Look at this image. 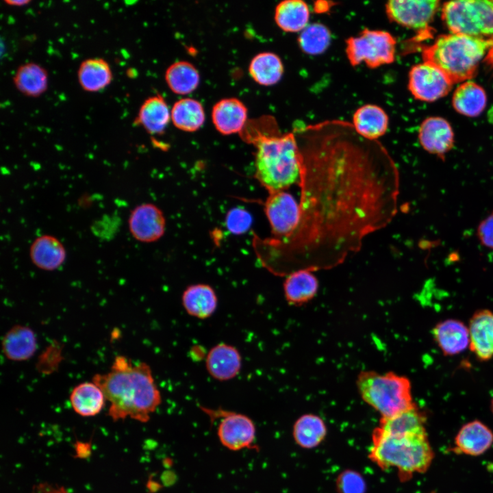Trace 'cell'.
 Wrapping results in <instances>:
<instances>
[{
  "mask_svg": "<svg viewBox=\"0 0 493 493\" xmlns=\"http://www.w3.org/2000/svg\"><path fill=\"white\" fill-rule=\"evenodd\" d=\"M301 173L298 221L283 242L277 273L328 269L362 246L397 212L399 173L377 140L352 124L330 121L295 129Z\"/></svg>",
  "mask_w": 493,
  "mask_h": 493,
  "instance_id": "obj_1",
  "label": "cell"
},
{
  "mask_svg": "<svg viewBox=\"0 0 493 493\" xmlns=\"http://www.w3.org/2000/svg\"><path fill=\"white\" fill-rule=\"evenodd\" d=\"M92 381L110 402L109 416L114 421L130 418L147 422L162 402L150 366L118 355L105 374H96Z\"/></svg>",
  "mask_w": 493,
  "mask_h": 493,
  "instance_id": "obj_2",
  "label": "cell"
},
{
  "mask_svg": "<svg viewBox=\"0 0 493 493\" xmlns=\"http://www.w3.org/2000/svg\"><path fill=\"white\" fill-rule=\"evenodd\" d=\"M246 139L255 145V177L269 192L285 190L299 183L301 160L295 132L281 133L272 116L246 125Z\"/></svg>",
  "mask_w": 493,
  "mask_h": 493,
  "instance_id": "obj_3",
  "label": "cell"
},
{
  "mask_svg": "<svg viewBox=\"0 0 493 493\" xmlns=\"http://www.w3.org/2000/svg\"><path fill=\"white\" fill-rule=\"evenodd\" d=\"M492 54L493 43L453 33L439 36L422 52L423 61L438 67L453 84L470 80Z\"/></svg>",
  "mask_w": 493,
  "mask_h": 493,
  "instance_id": "obj_4",
  "label": "cell"
},
{
  "mask_svg": "<svg viewBox=\"0 0 493 493\" xmlns=\"http://www.w3.org/2000/svg\"><path fill=\"white\" fill-rule=\"evenodd\" d=\"M372 441L369 458L382 470L396 468L401 480L427 471L434 457L427 434L396 436L377 427Z\"/></svg>",
  "mask_w": 493,
  "mask_h": 493,
  "instance_id": "obj_5",
  "label": "cell"
},
{
  "mask_svg": "<svg viewBox=\"0 0 493 493\" xmlns=\"http://www.w3.org/2000/svg\"><path fill=\"white\" fill-rule=\"evenodd\" d=\"M356 385L363 401L381 417L392 416L416 407L410 381L405 376L392 372L362 371Z\"/></svg>",
  "mask_w": 493,
  "mask_h": 493,
  "instance_id": "obj_6",
  "label": "cell"
},
{
  "mask_svg": "<svg viewBox=\"0 0 493 493\" xmlns=\"http://www.w3.org/2000/svg\"><path fill=\"white\" fill-rule=\"evenodd\" d=\"M441 16L450 33L493 43V0L447 1Z\"/></svg>",
  "mask_w": 493,
  "mask_h": 493,
  "instance_id": "obj_7",
  "label": "cell"
},
{
  "mask_svg": "<svg viewBox=\"0 0 493 493\" xmlns=\"http://www.w3.org/2000/svg\"><path fill=\"white\" fill-rule=\"evenodd\" d=\"M345 42L346 55L351 66L364 63L375 68L395 60L396 41L388 31L366 28Z\"/></svg>",
  "mask_w": 493,
  "mask_h": 493,
  "instance_id": "obj_8",
  "label": "cell"
},
{
  "mask_svg": "<svg viewBox=\"0 0 493 493\" xmlns=\"http://www.w3.org/2000/svg\"><path fill=\"white\" fill-rule=\"evenodd\" d=\"M201 409L212 419L220 418L217 435L223 446L231 451L253 448L256 429L253 420L247 416L221 409Z\"/></svg>",
  "mask_w": 493,
  "mask_h": 493,
  "instance_id": "obj_9",
  "label": "cell"
},
{
  "mask_svg": "<svg viewBox=\"0 0 493 493\" xmlns=\"http://www.w3.org/2000/svg\"><path fill=\"white\" fill-rule=\"evenodd\" d=\"M264 212L274 236L269 244H278L288 239L298 221L297 201L294 196L285 190L270 192Z\"/></svg>",
  "mask_w": 493,
  "mask_h": 493,
  "instance_id": "obj_10",
  "label": "cell"
},
{
  "mask_svg": "<svg viewBox=\"0 0 493 493\" xmlns=\"http://www.w3.org/2000/svg\"><path fill=\"white\" fill-rule=\"evenodd\" d=\"M453 83L434 64L423 61L412 67L409 73L408 88L418 100L433 102L445 97Z\"/></svg>",
  "mask_w": 493,
  "mask_h": 493,
  "instance_id": "obj_11",
  "label": "cell"
},
{
  "mask_svg": "<svg viewBox=\"0 0 493 493\" xmlns=\"http://www.w3.org/2000/svg\"><path fill=\"white\" fill-rule=\"evenodd\" d=\"M440 7L437 0H392L385 5L390 21L417 31L429 27Z\"/></svg>",
  "mask_w": 493,
  "mask_h": 493,
  "instance_id": "obj_12",
  "label": "cell"
},
{
  "mask_svg": "<svg viewBox=\"0 0 493 493\" xmlns=\"http://www.w3.org/2000/svg\"><path fill=\"white\" fill-rule=\"evenodd\" d=\"M129 230L138 241L153 242L160 239L166 227L162 210L155 205L144 203L135 207L128 219Z\"/></svg>",
  "mask_w": 493,
  "mask_h": 493,
  "instance_id": "obj_13",
  "label": "cell"
},
{
  "mask_svg": "<svg viewBox=\"0 0 493 493\" xmlns=\"http://www.w3.org/2000/svg\"><path fill=\"white\" fill-rule=\"evenodd\" d=\"M418 140L422 147L429 153L444 160L454 146L455 137L450 123L439 116L425 119L418 130Z\"/></svg>",
  "mask_w": 493,
  "mask_h": 493,
  "instance_id": "obj_14",
  "label": "cell"
},
{
  "mask_svg": "<svg viewBox=\"0 0 493 493\" xmlns=\"http://www.w3.org/2000/svg\"><path fill=\"white\" fill-rule=\"evenodd\" d=\"M471 351L481 361L493 357V312L483 309L475 312L468 325Z\"/></svg>",
  "mask_w": 493,
  "mask_h": 493,
  "instance_id": "obj_15",
  "label": "cell"
},
{
  "mask_svg": "<svg viewBox=\"0 0 493 493\" xmlns=\"http://www.w3.org/2000/svg\"><path fill=\"white\" fill-rule=\"evenodd\" d=\"M248 110L237 98L220 99L212 110V121L223 135L241 133L247 123Z\"/></svg>",
  "mask_w": 493,
  "mask_h": 493,
  "instance_id": "obj_16",
  "label": "cell"
},
{
  "mask_svg": "<svg viewBox=\"0 0 493 493\" xmlns=\"http://www.w3.org/2000/svg\"><path fill=\"white\" fill-rule=\"evenodd\" d=\"M433 338L446 356L461 353L470 345L468 327L457 319L449 318L437 323L432 330Z\"/></svg>",
  "mask_w": 493,
  "mask_h": 493,
  "instance_id": "obj_17",
  "label": "cell"
},
{
  "mask_svg": "<svg viewBox=\"0 0 493 493\" xmlns=\"http://www.w3.org/2000/svg\"><path fill=\"white\" fill-rule=\"evenodd\" d=\"M241 363V356L237 349L225 343L213 346L205 359L207 372L219 381H227L237 376Z\"/></svg>",
  "mask_w": 493,
  "mask_h": 493,
  "instance_id": "obj_18",
  "label": "cell"
},
{
  "mask_svg": "<svg viewBox=\"0 0 493 493\" xmlns=\"http://www.w3.org/2000/svg\"><path fill=\"white\" fill-rule=\"evenodd\" d=\"M493 444V433L482 422L475 420L464 425L455 438V451L477 456L484 453Z\"/></svg>",
  "mask_w": 493,
  "mask_h": 493,
  "instance_id": "obj_19",
  "label": "cell"
},
{
  "mask_svg": "<svg viewBox=\"0 0 493 493\" xmlns=\"http://www.w3.org/2000/svg\"><path fill=\"white\" fill-rule=\"evenodd\" d=\"M2 351L11 361L23 362L29 359L37 350V338L30 327L16 325L2 338Z\"/></svg>",
  "mask_w": 493,
  "mask_h": 493,
  "instance_id": "obj_20",
  "label": "cell"
},
{
  "mask_svg": "<svg viewBox=\"0 0 493 493\" xmlns=\"http://www.w3.org/2000/svg\"><path fill=\"white\" fill-rule=\"evenodd\" d=\"M29 257L37 268L53 271L64 263L66 252L63 244L56 237L42 235L37 237L31 244Z\"/></svg>",
  "mask_w": 493,
  "mask_h": 493,
  "instance_id": "obj_21",
  "label": "cell"
},
{
  "mask_svg": "<svg viewBox=\"0 0 493 493\" xmlns=\"http://www.w3.org/2000/svg\"><path fill=\"white\" fill-rule=\"evenodd\" d=\"M388 122V116L383 108L377 105L366 104L356 110L351 124L362 137L377 140L386 132Z\"/></svg>",
  "mask_w": 493,
  "mask_h": 493,
  "instance_id": "obj_22",
  "label": "cell"
},
{
  "mask_svg": "<svg viewBox=\"0 0 493 493\" xmlns=\"http://www.w3.org/2000/svg\"><path fill=\"white\" fill-rule=\"evenodd\" d=\"M170 118V111L165 99L160 94L147 98L141 105L134 120L136 125L142 126L149 134H161Z\"/></svg>",
  "mask_w": 493,
  "mask_h": 493,
  "instance_id": "obj_23",
  "label": "cell"
},
{
  "mask_svg": "<svg viewBox=\"0 0 493 493\" xmlns=\"http://www.w3.org/2000/svg\"><path fill=\"white\" fill-rule=\"evenodd\" d=\"M425 416L416 407L389 417H381L379 428L396 436L427 434Z\"/></svg>",
  "mask_w": 493,
  "mask_h": 493,
  "instance_id": "obj_24",
  "label": "cell"
},
{
  "mask_svg": "<svg viewBox=\"0 0 493 493\" xmlns=\"http://www.w3.org/2000/svg\"><path fill=\"white\" fill-rule=\"evenodd\" d=\"M69 400L74 412L83 417L99 414L107 401L102 390L92 381L75 385L71 392Z\"/></svg>",
  "mask_w": 493,
  "mask_h": 493,
  "instance_id": "obj_25",
  "label": "cell"
},
{
  "mask_svg": "<svg viewBox=\"0 0 493 493\" xmlns=\"http://www.w3.org/2000/svg\"><path fill=\"white\" fill-rule=\"evenodd\" d=\"M217 301L215 291L207 284L189 286L182 294V304L186 312L201 319L207 318L214 314Z\"/></svg>",
  "mask_w": 493,
  "mask_h": 493,
  "instance_id": "obj_26",
  "label": "cell"
},
{
  "mask_svg": "<svg viewBox=\"0 0 493 493\" xmlns=\"http://www.w3.org/2000/svg\"><path fill=\"white\" fill-rule=\"evenodd\" d=\"M487 104L484 89L472 81L462 82L455 89L452 97L453 108L459 114L475 117L481 114Z\"/></svg>",
  "mask_w": 493,
  "mask_h": 493,
  "instance_id": "obj_27",
  "label": "cell"
},
{
  "mask_svg": "<svg viewBox=\"0 0 493 493\" xmlns=\"http://www.w3.org/2000/svg\"><path fill=\"white\" fill-rule=\"evenodd\" d=\"M112 72L108 62L101 58H88L80 64L77 79L81 88L89 92L103 90L112 81Z\"/></svg>",
  "mask_w": 493,
  "mask_h": 493,
  "instance_id": "obj_28",
  "label": "cell"
},
{
  "mask_svg": "<svg viewBox=\"0 0 493 493\" xmlns=\"http://www.w3.org/2000/svg\"><path fill=\"white\" fill-rule=\"evenodd\" d=\"M307 270H300L287 275L283 283L286 301L292 305H301L312 300L318 288L317 278Z\"/></svg>",
  "mask_w": 493,
  "mask_h": 493,
  "instance_id": "obj_29",
  "label": "cell"
},
{
  "mask_svg": "<svg viewBox=\"0 0 493 493\" xmlns=\"http://www.w3.org/2000/svg\"><path fill=\"white\" fill-rule=\"evenodd\" d=\"M12 80L17 90L29 97L40 96L48 88L47 70L35 62H27L18 66Z\"/></svg>",
  "mask_w": 493,
  "mask_h": 493,
  "instance_id": "obj_30",
  "label": "cell"
},
{
  "mask_svg": "<svg viewBox=\"0 0 493 493\" xmlns=\"http://www.w3.org/2000/svg\"><path fill=\"white\" fill-rule=\"evenodd\" d=\"M309 9L301 0H286L275 8V21L286 32H301L309 24Z\"/></svg>",
  "mask_w": 493,
  "mask_h": 493,
  "instance_id": "obj_31",
  "label": "cell"
},
{
  "mask_svg": "<svg viewBox=\"0 0 493 493\" xmlns=\"http://www.w3.org/2000/svg\"><path fill=\"white\" fill-rule=\"evenodd\" d=\"M170 118L179 129L193 132L199 129L205 119L201 103L192 98H184L176 101L170 110Z\"/></svg>",
  "mask_w": 493,
  "mask_h": 493,
  "instance_id": "obj_32",
  "label": "cell"
},
{
  "mask_svg": "<svg viewBox=\"0 0 493 493\" xmlns=\"http://www.w3.org/2000/svg\"><path fill=\"white\" fill-rule=\"evenodd\" d=\"M252 79L258 84L269 86L278 83L283 73L280 58L272 52H262L255 55L249 66Z\"/></svg>",
  "mask_w": 493,
  "mask_h": 493,
  "instance_id": "obj_33",
  "label": "cell"
},
{
  "mask_svg": "<svg viewBox=\"0 0 493 493\" xmlns=\"http://www.w3.org/2000/svg\"><path fill=\"white\" fill-rule=\"evenodd\" d=\"M165 81L172 92L184 95L197 89L200 82V75L197 68L190 62L178 61L166 69Z\"/></svg>",
  "mask_w": 493,
  "mask_h": 493,
  "instance_id": "obj_34",
  "label": "cell"
},
{
  "mask_svg": "<svg viewBox=\"0 0 493 493\" xmlns=\"http://www.w3.org/2000/svg\"><path fill=\"white\" fill-rule=\"evenodd\" d=\"M292 434L296 443L301 447L312 448L324 440L327 434V427L320 416L307 414L296 420Z\"/></svg>",
  "mask_w": 493,
  "mask_h": 493,
  "instance_id": "obj_35",
  "label": "cell"
},
{
  "mask_svg": "<svg viewBox=\"0 0 493 493\" xmlns=\"http://www.w3.org/2000/svg\"><path fill=\"white\" fill-rule=\"evenodd\" d=\"M331 39V32L327 26L320 23H313L300 32L298 43L305 53L316 55L328 49Z\"/></svg>",
  "mask_w": 493,
  "mask_h": 493,
  "instance_id": "obj_36",
  "label": "cell"
},
{
  "mask_svg": "<svg viewBox=\"0 0 493 493\" xmlns=\"http://www.w3.org/2000/svg\"><path fill=\"white\" fill-rule=\"evenodd\" d=\"M252 216L242 207H233L225 216V226L233 234L240 235L246 232L252 224Z\"/></svg>",
  "mask_w": 493,
  "mask_h": 493,
  "instance_id": "obj_37",
  "label": "cell"
},
{
  "mask_svg": "<svg viewBox=\"0 0 493 493\" xmlns=\"http://www.w3.org/2000/svg\"><path fill=\"white\" fill-rule=\"evenodd\" d=\"M338 493H365L366 485L363 477L357 472L345 470L336 480Z\"/></svg>",
  "mask_w": 493,
  "mask_h": 493,
  "instance_id": "obj_38",
  "label": "cell"
},
{
  "mask_svg": "<svg viewBox=\"0 0 493 493\" xmlns=\"http://www.w3.org/2000/svg\"><path fill=\"white\" fill-rule=\"evenodd\" d=\"M477 235L483 246L493 250V212L479 223Z\"/></svg>",
  "mask_w": 493,
  "mask_h": 493,
  "instance_id": "obj_39",
  "label": "cell"
},
{
  "mask_svg": "<svg viewBox=\"0 0 493 493\" xmlns=\"http://www.w3.org/2000/svg\"><path fill=\"white\" fill-rule=\"evenodd\" d=\"M5 3L10 6L22 7L29 4L31 1L29 0H6L4 1Z\"/></svg>",
  "mask_w": 493,
  "mask_h": 493,
  "instance_id": "obj_40",
  "label": "cell"
},
{
  "mask_svg": "<svg viewBox=\"0 0 493 493\" xmlns=\"http://www.w3.org/2000/svg\"><path fill=\"white\" fill-rule=\"evenodd\" d=\"M491 410H492V413H493V397H492V400H491Z\"/></svg>",
  "mask_w": 493,
  "mask_h": 493,
  "instance_id": "obj_41",
  "label": "cell"
}]
</instances>
